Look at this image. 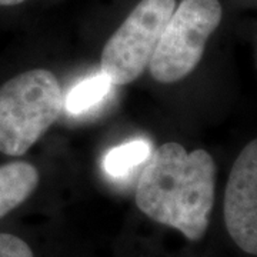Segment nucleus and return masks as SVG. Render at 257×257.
I'll list each match as a JSON object with an SVG mask.
<instances>
[{"mask_svg": "<svg viewBox=\"0 0 257 257\" xmlns=\"http://www.w3.org/2000/svg\"><path fill=\"white\" fill-rule=\"evenodd\" d=\"M63 107L56 76L33 69L0 87V152L22 156L55 123Z\"/></svg>", "mask_w": 257, "mask_h": 257, "instance_id": "obj_2", "label": "nucleus"}, {"mask_svg": "<svg viewBox=\"0 0 257 257\" xmlns=\"http://www.w3.org/2000/svg\"><path fill=\"white\" fill-rule=\"evenodd\" d=\"M111 82L106 74L100 72L77 83L69 92L64 106L72 114H83L92 110L107 97L111 90Z\"/></svg>", "mask_w": 257, "mask_h": 257, "instance_id": "obj_8", "label": "nucleus"}, {"mask_svg": "<svg viewBox=\"0 0 257 257\" xmlns=\"http://www.w3.org/2000/svg\"><path fill=\"white\" fill-rule=\"evenodd\" d=\"M220 22L219 0H182L167 20L150 60L152 77L160 83H175L192 73Z\"/></svg>", "mask_w": 257, "mask_h": 257, "instance_id": "obj_3", "label": "nucleus"}, {"mask_svg": "<svg viewBox=\"0 0 257 257\" xmlns=\"http://www.w3.org/2000/svg\"><path fill=\"white\" fill-rule=\"evenodd\" d=\"M224 223L243 251L257 256V139L233 163L224 192Z\"/></svg>", "mask_w": 257, "mask_h": 257, "instance_id": "obj_5", "label": "nucleus"}, {"mask_svg": "<svg viewBox=\"0 0 257 257\" xmlns=\"http://www.w3.org/2000/svg\"><path fill=\"white\" fill-rule=\"evenodd\" d=\"M175 9V0H142L113 33L101 53V72L113 86L145 73Z\"/></svg>", "mask_w": 257, "mask_h": 257, "instance_id": "obj_4", "label": "nucleus"}, {"mask_svg": "<svg viewBox=\"0 0 257 257\" xmlns=\"http://www.w3.org/2000/svg\"><path fill=\"white\" fill-rule=\"evenodd\" d=\"M39 184L36 167L26 162H15L0 166V219L15 210Z\"/></svg>", "mask_w": 257, "mask_h": 257, "instance_id": "obj_6", "label": "nucleus"}, {"mask_svg": "<svg viewBox=\"0 0 257 257\" xmlns=\"http://www.w3.org/2000/svg\"><path fill=\"white\" fill-rule=\"evenodd\" d=\"M216 166L206 150L170 142L152 152L140 172L136 204L147 217L197 241L209 227Z\"/></svg>", "mask_w": 257, "mask_h": 257, "instance_id": "obj_1", "label": "nucleus"}, {"mask_svg": "<svg viewBox=\"0 0 257 257\" xmlns=\"http://www.w3.org/2000/svg\"><path fill=\"white\" fill-rule=\"evenodd\" d=\"M152 155V146L146 140H130L110 149L103 159V169L107 175L120 179L130 175L136 167L145 165Z\"/></svg>", "mask_w": 257, "mask_h": 257, "instance_id": "obj_7", "label": "nucleus"}, {"mask_svg": "<svg viewBox=\"0 0 257 257\" xmlns=\"http://www.w3.org/2000/svg\"><path fill=\"white\" fill-rule=\"evenodd\" d=\"M23 2L25 0H0V6H16Z\"/></svg>", "mask_w": 257, "mask_h": 257, "instance_id": "obj_10", "label": "nucleus"}, {"mask_svg": "<svg viewBox=\"0 0 257 257\" xmlns=\"http://www.w3.org/2000/svg\"><path fill=\"white\" fill-rule=\"evenodd\" d=\"M0 257H35L26 241L9 233H0Z\"/></svg>", "mask_w": 257, "mask_h": 257, "instance_id": "obj_9", "label": "nucleus"}]
</instances>
